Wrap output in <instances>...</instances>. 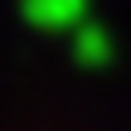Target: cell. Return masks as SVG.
<instances>
[{
	"label": "cell",
	"mask_w": 131,
	"mask_h": 131,
	"mask_svg": "<svg viewBox=\"0 0 131 131\" xmlns=\"http://www.w3.org/2000/svg\"><path fill=\"white\" fill-rule=\"evenodd\" d=\"M88 10V0H24V19H34L39 29H68L78 24Z\"/></svg>",
	"instance_id": "1"
},
{
	"label": "cell",
	"mask_w": 131,
	"mask_h": 131,
	"mask_svg": "<svg viewBox=\"0 0 131 131\" xmlns=\"http://www.w3.org/2000/svg\"><path fill=\"white\" fill-rule=\"evenodd\" d=\"M73 53H78L83 63H107V58H112V34H107V29H83L78 44H73Z\"/></svg>",
	"instance_id": "2"
}]
</instances>
